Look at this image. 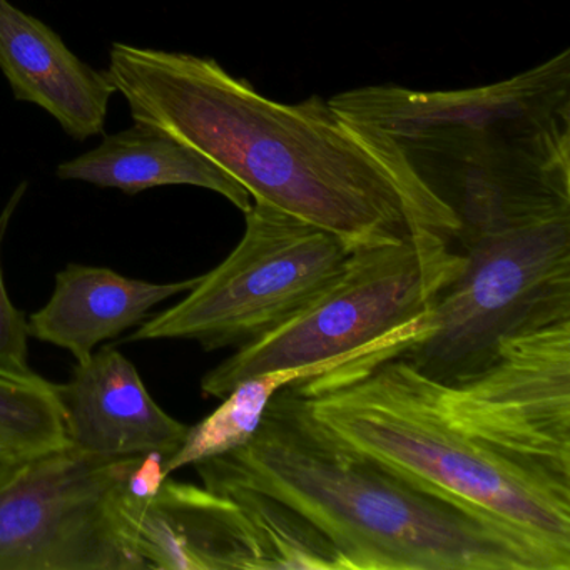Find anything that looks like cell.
I'll return each instance as SVG.
<instances>
[{
  "label": "cell",
  "instance_id": "cell-1",
  "mask_svg": "<svg viewBox=\"0 0 570 570\" xmlns=\"http://www.w3.org/2000/svg\"><path fill=\"white\" fill-rule=\"evenodd\" d=\"M106 75L132 121L212 159L253 202L313 223L352 249L419 232L452 243L459 229L389 139L320 96L273 101L215 59L125 42L111 46Z\"/></svg>",
  "mask_w": 570,
  "mask_h": 570
},
{
  "label": "cell",
  "instance_id": "cell-2",
  "mask_svg": "<svg viewBox=\"0 0 570 570\" xmlns=\"http://www.w3.org/2000/svg\"><path fill=\"white\" fill-rule=\"evenodd\" d=\"M209 490H255L316 527L346 570H562L522 533L320 442L279 393L255 435L195 463Z\"/></svg>",
  "mask_w": 570,
  "mask_h": 570
},
{
  "label": "cell",
  "instance_id": "cell-3",
  "mask_svg": "<svg viewBox=\"0 0 570 570\" xmlns=\"http://www.w3.org/2000/svg\"><path fill=\"white\" fill-rule=\"evenodd\" d=\"M328 102L389 139L459 226L570 208V49L480 88L363 86Z\"/></svg>",
  "mask_w": 570,
  "mask_h": 570
},
{
  "label": "cell",
  "instance_id": "cell-4",
  "mask_svg": "<svg viewBox=\"0 0 570 570\" xmlns=\"http://www.w3.org/2000/svg\"><path fill=\"white\" fill-rule=\"evenodd\" d=\"M278 393L330 449L517 530L570 570V489L453 419L409 360L370 356Z\"/></svg>",
  "mask_w": 570,
  "mask_h": 570
},
{
  "label": "cell",
  "instance_id": "cell-5",
  "mask_svg": "<svg viewBox=\"0 0 570 570\" xmlns=\"http://www.w3.org/2000/svg\"><path fill=\"white\" fill-rule=\"evenodd\" d=\"M463 268L432 309V332L403 352L429 379L482 370L510 336L570 318V209L460 226Z\"/></svg>",
  "mask_w": 570,
  "mask_h": 570
},
{
  "label": "cell",
  "instance_id": "cell-6",
  "mask_svg": "<svg viewBox=\"0 0 570 570\" xmlns=\"http://www.w3.org/2000/svg\"><path fill=\"white\" fill-rule=\"evenodd\" d=\"M242 242L195 288L126 342L191 340L206 352L265 338L312 305L348 265L342 238L265 202L245 213Z\"/></svg>",
  "mask_w": 570,
  "mask_h": 570
},
{
  "label": "cell",
  "instance_id": "cell-7",
  "mask_svg": "<svg viewBox=\"0 0 570 570\" xmlns=\"http://www.w3.org/2000/svg\"><path fill=\"white\" fill-rule=\"evenodd\" d=\"M463 268L439 233L355 249L342 275L295 318L206 373L202 392L225 399L248 376L345 355L432 313Z\"/></svg>",
  "mask_w": 570,
  "mask_h": 570
},
{
  "label": "cell",
  "instance_id": "cell-8",
  "mask_svg": "<svg viewBox=\"0 0 570 570\" xmlns=\"http://www.w3.org/2000/svg\"><path fill=\"white\" fill-rule=\"evenodd\" d=\"M142 456L66 443L16 466L0 480V570H145L125 522Z\"/></svg>",
  "mask_w": 570,
  "mask_h": 570
},
{
  "label": "cell",
  "instance_id": "cell-9",
  "mask_svg": "<svg viewBox=\"0 0 570 570\" xmlns=\"http://www.w3.org/2000/svg\"><path fill=\"white\" fill-rule=\"evenodd\" d=\"M125 522L145 570H345L308 520L255 490H209L166 479L125 502Z\"/></svg>",
  "mask_w": 570,
  "mask_h": 570
},
{
  "label": "cell",
  "instance_id": "cell-10",
  "mask_svg": "<svg viewBox=\"0 0 570 570\" xmlns=\"http://www.w3.org/2000/svg\"><path fill=\"white\" fill-rule=\"evenodd\" d=\"M69 445L108 459L159 453L166 462L188 425L153 399L138 368L115 346H101L71 379L55 383Z\"/></svg>",
  "mask_w": 570,
  "mask_h": 570
},
{
  "label": "cell",
  "instance_id": "cell-11",
  "mask_svg": "<svg viewBox=\"0 0 570 570\" xmlns=\"http://www.w3.org/2000/svg\"><path fill=\"white\" fill-rule=\"evenodd\" d=\"M0 71L18 101L39 106L76 141L105 132L116 88L41 19L0 0Z\"/></svg>",
  "mask_w": 570,
  "mask_h": 570
},
{
  "label": "cell",
  "instance_id": "cell-12",
  "mask_svg": "<svg viewBox=\"0 0 570 570\" xmlns=\"http://www.w3.org/2000/svg\"><path fill=\"white\" fill-rule=\"evenodd\" d=\"M198 278L149 283L102 266L69 263L56 276L55 292L28 318L29 336L59 346L86 363L102 342L148 320L159 303L195 288Z\"/></svg>",
  "mask_w": 570,
  "mask_h": 570
},
{
  "label": "cell",
  "instance_id": "cell-13",
  "mask_svg": "<svg viewBox=\"0 0 570 570\" xmlns=\"http://www.w3.org/2000/svg\"><path fill=\"white\" fill-rule=\"evenodd\" d=\"M56 176L126 195L161 186H196L225 196L243 213L252 206V195L225 169L168 132L141 122L105 136L91 151L61 163Z\"/></svg>",
  "mask_w": 570,
  "mask_h": 570
},
{
  "label": "cell",
  "instance_id": "cell-14",
  "mask_svg": "<svg viewBox=\"0 0 570 570\" xmlns=\"http://www.w3.org/2000/svg\"><path fill=\"white\" fill-rule=\"evenodd\" d=\"M430 332H432V313L345 355L333 356V358L308 363V365L268 370V372L248 376L239 382L225 399H222L223 403L215 412L209 413L196 425L189 426L185 442L166 462V473L171 475L176 470L195 465L202 460L223 455L245 445L258 430L266 406L272 402L273 396L285 386L306 382L370 356L402 355Z\"/></svg>",
  "mask_w": 570,
  "mask_h": 570
},
{
  "label": "cell",
  "instance_id": "cell-15",
  "mask_svg": "<svg viewBox=\"0 0 570 570\" xmlns=\"http://www.w3.org/2000/svg\"><path fill=\"white\" fill-rule=\"evenodd\" d=\"M0 442L24 459L68 443L55 383L0 370Z\"/></svg>",
  "mask_w": 570,
  "mask_h": 570
},
{
  "label": "cell",
  "instance_id": "cell-16",
  "mask_svg": "<svg viewBox=\"0 0 570 570\" xmlns=\"http://www.w3.org/2000/svg\"><path fill=\"white\" fill-rule=\"evenodd\" d=\"M29 183L22 181L12 191L11 198L0 212V370L18 375H31L29 365L28 316L9 298L6 288L4 269H2V245L8 235L9 225L28 193Z\"/></svg>",
  "mask_w": 570,
  "mask_h": 570
},
{
  "label": "cell",
  "instance_id": "cell-17",
  "mask_svg": "<svg viewBox=\"0 0 570 570\" xmlns=\"http://www.w3.org/2000/svg\"><path fill=\"white\" fill-rule=\"evenodd\" d=\"M24 456L19 455L14 450L9 449L8 445L0 442V476H8L16 466L21 465L22 462H26Z\"/></svg>",
  "mask_w": 570,
  "mask_h": 570
},
{
  "label": "cell",
  "instance_id": "cell-18",
  "mask_svg": "<svg viewBox=\"0 0 570 570\" xmlns=\"http://www.w3.org/2000/svg\"><path fill=\"white\" fill-rule=\"evenodd\" d=\"M4 479V476H0V480Z\"/></svg>",
  "mask_w": 570,
  "mask_h": 570
}]
</instances>
